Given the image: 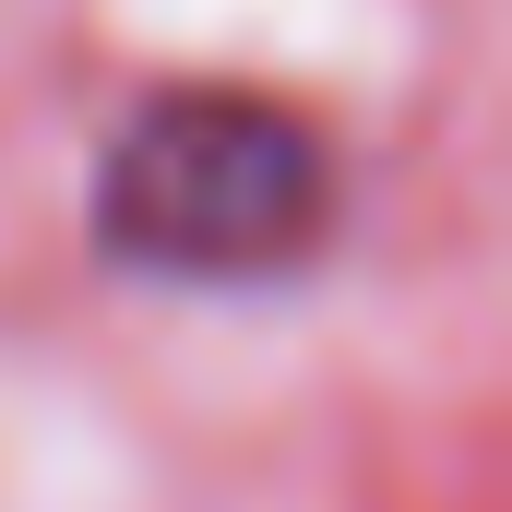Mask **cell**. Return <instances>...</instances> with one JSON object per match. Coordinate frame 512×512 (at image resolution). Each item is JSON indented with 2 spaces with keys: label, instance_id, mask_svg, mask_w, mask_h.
I'll list each match as a JSON object with an SVG mask.
<instances>
[{
  "label": "cell",
  "instance_id": "6da1fadb",
  "mask_svg": "<svg viewBox=\"0 0 512 512\" xmlns=\"http://www.w3.org/2000/svg\"><path fill=\"white\" fill-rule=\"evenodd\" d=\"M322 143L274 96H155L96 167V239L167 286H251L322 239Z\"/></svg>",
  "mask_w": 512,
  "mask_h": 512
}]
</instances>
